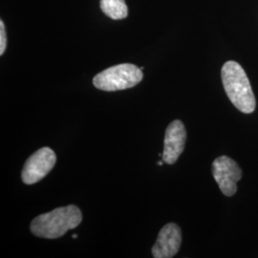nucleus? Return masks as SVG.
<instances>
[{"instance_id": "9b49d317", "label": "nucleus", "mask_w": 258, "mask_h": 258, "mask_svg": "<svg viewBox=\"0 0 258 258\" xmlns=\"http://www.w3.org/2000/svg\"><path fill=\"white\" fill-rule=\"evenodd\" d=\"M77 237H78V235H77V234H74V235H73V238H77Z\"/></svg>"}, {"instance_id": "39448f33", "label": "nucleus", "mask_w": 258, "mask_h": 258, "mask_svg": "<svg viewBox=\"0 0 258 258\" xmlns=\"http://www.w3.org/2000/svg\"><path fill=\"white\" fill-rule=\"evenodd\" d=\"M212 175L222 192L232 196L237 191V182L242 178L240 166L231 158L220 156L212 163Z\"/></svg>"}, {"instance_id": "20e7f679", "label": "nucleus", "mask_w": 258, "mask_h": 258, "mask_svg": "<svg viewBox=\"0 0 258 258\" xmlns=\"http://www.w3.org/2000/svg\"><path fill=\"white\" fill-rule=\"evenodd\" d=\"M56 162L55 152L50 148L38 149L29 157L23 166L21 178L26 184H36L53 169Z\"/></svg>"}, {"instance_id": "f03ea898", "label": "nucleus", "mask_w": 258, "mask_h": 258, "mask_svg": "<svg viewBox=\"0 0 258 258\" xmlns=\"http://www.w3.org/2000/svg\"><path fill=\"white\" fill-rule=\"evenodd\" d=\"M222 83L232 104L245 114L255 109V98L242 66L236 61H227L221 70Z\"/></svg>"}, {"instance_id": "9d476101", "label": "nucleus", "mask_w": 258, "mask_h": 258, "mask_svg": "<svg viewBox=\"0 0 258 258\" xmlns=\"http://www.w3.org/2000/svg\"><path fill=\"white\" fill-rule=\"evenodd\" d=\"M157 164H158V166H163V164H164V161H159Z\"/></svg>"}, {"instance_id": "0eeeda50", "label": "nucleus", "mask_w": 258, "mask_h": 258, "mask_svg": "<svg viewBox=\"0 0 258 258\" xmlns=\"http://www.w3.org/2000/svg\"><path fill=\"white\" fill-rule=\"evenodd\" d=\"M186 141V131L181 120H173L166 130L164 141L163 161L168 164H175L178 158L183 153Z\"/></svg>"}, {"instance_id": "6e6552de", "label": "nucleus", "mask_w": 258, "mask_h": 258, "mask_svg": "<svg viewBox=\"0 0 258 258\" xmlns=\"http://www.w3.org/2000/svg\"><path fill=\"white\" fill-rule=\"evenodd\" d=\"M101 9L110 19H125L128 15L124 0H101Z\"/></svg>"}, {"instance_id": "1a4fd4ad", "label": "nucleus", "mask_w": 258, "mask_h": 258, "mask_svg": "<svg viewBox=\"0 0 258 258\" xmlns=\"http://www.w3.org/2000/svg\"><path fill=\"white\" fill-rule=\"evenodd\" d=\"M6 46H7V36H6L5 26H4V22L0 20V55H2L4 54Z\"/></svg>"}, {"instance_id": "f257e3e1", "label": "nucleus", "mask_w": 258, "mask_h": 258, "mask_svg": "<svg viewBox=\"0 0 258 258\" xmlns=\"http://www.w3.org/2000/svg\"><path fill=\"white\" fill-rule=\"evenodd\" d=\"M82 220L81 210L74 205H70L38 215L31 223L30 230L37 237L55 239L77 228Z\"/></svg>"}, {"instance_id": "423d86ee", "label": "nucleus", "mask_w": 258, "mask_h": 258, "mask_svg": "<svg viewBox=\"0 0 258 258\" xmlns=\"http://www.w3.org/2000/svg\"><path fill=\"white\" fill-rule=\"evenodd\" d=\"M182 243V232L175 223H168L159 232L156 242L152 247L153 257L171 258L179 251Z\"/></svg>"}, {"instance_id": "7ed1b4c3", "label": "nucleus", "mask_w": 258, "mask_h": 258, "mask_svg": "<svg viewBox=\"0 0 258 258\" xmlns=\"http://www.w3.org/2000/svg\"><path fill=\"white\" fill-rule=\"evenodd\" d=\"M144 75L142 69L131 63H122L109 67L93 79L96 88L114 92L132 88L142 82Z\"/></svg>"}]
</instances>
